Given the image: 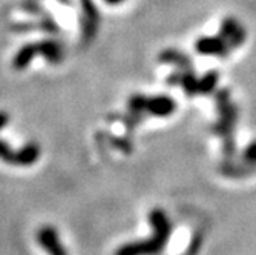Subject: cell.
<instances>
[{
    "instance_id": "6da1fadb",
    "label": "cell",
    "mask_w": 256,
    "mask_h": 255,
    "mask_svg": "<svg viewBox=\"0 0 256 255\" xmlns=\"http://www.w3.org/2000/svg\"><path fill=\"white\" fill-rule=\"evenodd\" d=\"M152 224V237L148 240H140L126 243L115 250V255H158L166 247V243L172 234V223L168 214L162 209H154L149 214Z\"/></svg>"
},
{
    "instance_id": "7a4b0ae2",
    "label": "cell",
    "mask_w": 256,
    "mask_h": 255,
    "mask_svg": "<svg viewBox=\"0 0 256 255\" xmlns=\"http://www.w3.org/2000/svg\"><path fill=\"white\" fill-rule=\"evenodd\" d=\"M216 103H218V112L220 120L214 126V132L222 138L224 145V154L227 158H232L235 154V142H234V129L238 120V111L230 99L228 91L221 89L216 92Z\"/></svg>"
},
{
    "instance_id": "3957f363",
    "label": "cell",
    "mask_w": 256,
    "mask_h": 255,
    "mask_svg": "<svg viewBox=\"0 0 256 255\" xmlns=\"http://www.w3.org/2000/svg\"><path fill=\"white\" fill-rule=\"evenodd\" d=\"M42 54L46 60L51 63H58L62 62L63 57V50L57 42L52 40H46V42H37V43H28L26 46L18 50L16 54L12 65L16 69H23L30 65V62L37 56Z\"/></svg>"
},
{
    "instance_id": "277c9868",
    "label": "cell",
    "mask_w": 256,
    "mask_h": 255,
    "mask_svg": "<svg viewBox=\"0 0 256 255\" xmlns=\"http://www.w3.org/2000/svg\"><path fill=\"white\" fill-rule=\"evenodd\" d=\"M10 122L8 114L0 111V129H2ZM40 157V148L36 143H30L23 149L14 151L10 146H6L0 140V160H4L5 163L12 166H31Z\"/></svg>"
},
{
    "instance_id": "5b68a950",
    "label": "cell",
    "mask_w": 256,
    "mask_h": 255,
    "mask_svg": "<svg viewBox=\"0 0 256 255\" xmlns=\"http://www.w3.org/2000/svg\"><path fill=\"white\" fill-rule=\"evenodd\" d=\"M129 108L130 111L135 112L144 111L152 115H156V117H168V115H170L175 111L176 103L174 99L168 96H156V97L134 96L129 100Z\"/></svg>"
},
{
    "instance_id": "8992f818",
    "label": "cell",
    "mask_w": 256,
    "mask_h": 255,
    "mask_svg": "<svg viewBox=\"0 0 256 255\" xmlns=\"http://www.w3.org/2000/svg\"><path fill=\"white\" fill-rule=\"evenodd\" d=\"M228 45L230 50L238 48L240 45L244 43L246 40V30L236 22V19L228 17L222 22L221 25V34H220Z\"/></svg>"
},
{
    "instance_id": "52a82bcc",
    "label": "cell",
    "mask_w": 256,
    "mask_h": 255,
    "mask_svg": "<svg viewBox=\"0 0 256 255\" xmlns=\"http://www.w3.org/2000/svg\"><path fill=\"white\" fill-rule=\"evenodd\" d=\"M195 48L200 54L204 56H218V57H226L232 50L228 48L227 42L221 37V36H215V37H201Z\"/></svg>"
},
{
    "instance_id": "ba28073f",
    "label": "cell",
    "mask_w": 256,
    "mask_h": 255,
    "mask_svg": "<svg viewBox=\"0 0 256 255\" xmlns=\"http://www.w3.org/2000/svg\"><path fill=\"white\" fill-rule=\"evenodd\" d=\"M37 240L38 244L48 252V255H68L60 241L58 234L51 226H43L37 232Z\"/></svg>"
},
{
    "instance_id": "9c48e42d",
    "label": "cell",
    "mask_w": 256,
    "mask_h": 255,
    "mask_svg": "<svg viewBox=\"0 0 256 255\" xmlns=\"http://www.w3.org/2000/svg\"><path fill=\"white\" fill-rule=\"evenodd\" d=\"M170 85H180L186 91L188 96H196L200 94V80L195 77L194 71H178L169 79Z\"/></svg>"
},
{
    "instance_id": "30bf717a",
    "label": "cell",
    "mask_w": 256,
    "mask_h": 255,
    "mask_svg": "<svg viewBox=\"0 0 256 255\" xmlns=\"http://www.w3.org/2000/svg\"><path fill=\"white\" fill-rule=\"evenodd\" d=\"M82 5H83V14H84V34L86 37H92L94 36V31L97 30V10L92 4V0H82Z\"/></svg>"
},
{
    "instance_id": "8fae6325",
    "label": "cell",
    "mask_w": 256,
    "mask_h": 255,
    "mask_svg": "<svg viewBox=\"0 0 256 255\" xmlns=\"http://www.w3.org/2000/svg\"><path fill=\"white\" fill-rule=\"evenodd\" d=\"M161 62H168V63H175L180 71H192V63L190 60L186 57L184 54H180L178 51L175 50H169V51H164L160 57Z\"/></svg>"
},
{
    "instance_id": "7c38bea8",
    "label": "cell",
    "mask_w": 256,
    "mask_h": 255,
    "mask_svg": "<svg viewBox=\"0 0 256 255\" xmlns=\"http://www.w3.org/2000/svg\"><path fill=\"white\" fill-rule=\"evenodd\" d=\"M218 83V74L215 71L207 73L202 79H200V94H208L215 89Z\"/></svg>"
},
{
    "instance_id": "4fadbf2b",
    "label": "cell",
    "mask_w": 256,
    "mask_h": 255,
    "mask_svg": "<svg viewBox=\"0 0 256 255\" xmlns=\"http://www.w3.org/2000/svg\"><path fill=\"white\" fill-rule=\"evenodd\" d=\"M242 165L248 166L250 169H256V142H252L242 154Z\"/></svg>"
},
{
    "instance_id": "5bb4252c",
    "label": "cell",
    "mask_w": 256,
    "mask_h": 255,
    "mask_svg": "<svg viewBox=\"0 0 256 255\" xmlns=\"http://www.w3.org/2000/svg\"><path fill=\"white\" fill-rule=\"evenodd\" d=\"M108 4H110V5H118V4H122V2H124V0H106Z\"/></svg>"
}]
</instances>
